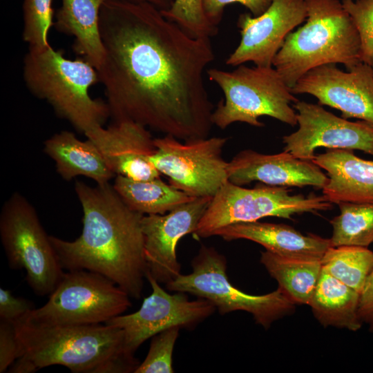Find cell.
<instances>
[{"label": "cell", "mask_w": 373, "mask_h": 373, "mask_svg": "<svg viewBox=\"0 0 373 373\" xmlns=\"http://www.w3.org/2000/svg\"><path fill=\"white\" fill-rule=\"evenodd\" d=\"M105 51L97 70L114 122L131 121L182 141L208 137L213 104L204 72L210 39L194 38L153 5L107 0L99 15Z\"/></svg>", "instance_id": "6da1fadb"}, {"label": "cell", "mask_w": 373, "mask_h": 373, "mask_svg": "<svg viewBox=\"0 0 373 373\" xmlns=\"http://www.w3.org/2000/svg\"><path fill=\"white\" fill-rule=\"evenodd\" d=\"M75 191L83 211L81 235L73 241L50 236L62 268L99 274L140 298L147 269L144 215L130 209L109 182L77 181Z\"/></svg>", "instance_id": "7a4b0ae2"}, {"label": "cell", "mask_w": 373, "mask_h": 373, "mask_svg": "<svg viewBox=\"0 0 373 373\" xmlns=\"http://www.w3.org/2000/svg\"><path fill=\"white\" fill-rule=\"evenodd\" d=\"M19 355L11 373L62 365L73 373L134 372L139 361L126 349L121 329L108 325L39 326L14 323Z\"/></svg>", "instance_id": "3957f363"}, {"label": "cell", "mask_w": 373, "mask_h": 373, "mask_svg": "<svg viewBox=\"0 0 373 373\" xmlns=\"http://www.w3.org/2000/svg\"><path fill=\"white\" fill-rule=\"evenodd\" d=\"M306 23L286 37L273 66L291 88L307 72L329 64L347 70L362 62L358 30L339 0H305Z\"/></svg>", "instance_id": "277c9868"}, {"label": "cell", "mask_w": 373, "mask_h": 373, "mask_svg": "<svg viewBox=\"0 0 373 373\" xmlns=\"http://www.w3.org/2000/svg\"><path fill=\"white\" fill-rule=\"evenodd\" d=\"M23 77L28 90L46 100L60 117L79 132L102 126L110 116L106 102L93 99L89 88L99 82L97 70L80 57L66 59L51 46L28 49L23 59Z\"/></svg>", "instance_id": "5b68a950"}, {"label": "cell", "mask_w": 373, "mask_h": 373, "mask_svg": "<svg viewBox=\"0 0 373 373\" xmlns=\"http://www.w3.org/2000/svg\"><path fill=\"white\" fill-rule=\"evenodd\" d=\"M238 66L232 71L207 70L209 79L224 94L213 111V125L224 129L233 123L245 122L262 127L264 124L258 118L269 116L296 126L297 113L291 104L298 99L278 72L272 67Z\"/></svg>", "instance_id": "8992f818"}, {"label": "cell", "mask_w": 373, "mask_h": 373, "mask_svg": "<svg viewBox=\"0 0 373 373\" xmlns=\"http://www.w3.org/2000/svg\"><path fill=\"white\" fill-rule=\"evenodd\" d=\"M191 267V274H180L166 284V289L208 300L220 314L248 312L265 329L295 311L296 303L279 287L266 294L251 295L234 287L227 275L225 256L213 247L202 245Z\"/></svg>", "instance_id": "52a82bcc"}, {"label": "cell", "mask_w": 373, "mask_h": 373, "mask_svg": "<svg viewBox=\"0 0 373 373\" xmlns=\"http://www.w3.org/2000/svg\"><path fill=\"white\" fill-rule=\"evenodd\" d=\"M130 298L124 290L99 274L68 271L48 301L18 321L39 326L105 323L131 306Z\"/></svg>", "instance_id": "ba28073f"}, {"label": "cell", "mask_w": 373, "mask_h": 373, "mask_svg": "<svg viewBox=\"0 0 373 373\" xmlns=\"http://www.w3.org/2000/svg\"><path fill=\"white\" fill-rule=\"evenodd\" d=\"M0 238L9 267L26 271V280L35 294L49 296L62 278L64 269L35 208L19 192L2 207Z\"/></svg>", "instance_id": "9c48e42d"}, {"label": "cell", "mask_w": 373, "mask_h": 373, "mask_svg": "<svg viewBox=\"0 0 373 373\" xmlns=\"http://www.w3.org/2000/svg\"><path fill=\"white\" fill-rule=\"evenodd\" d=\"M285 186L258 184L253 189L227 182L213 197L195 232L205 238L225 226L258 221L265 217L293 220L292 216L304 213H316L332 208L323 195L311 193L290 195Z\"/></svg>", "instance_id": "30bf717a"}, {"label": "cell", "mask_w": 373, "mask_h": 373, "mask_svg": "<svg viewBox=\"0 0 373 373\" xmlns=\"http://www.w3.org/2000/svg\"><path fill=\"white\" fill-rule=\"evenodd\" d=\"M227 137H212L181 142L172 135L153 139L150 161L169 178V184L193 198L213 197L229 181L222 157Z\"/></svg>", "instance_id": "8fae6325"}, {"label": "cell", "mask_w": 373, "mask_h": 373, "mask_svg": "<svg viewBox=\"0 0 373 373\" xmlns=\"http://www.w3.org/2000/svg\"><path fill=\"white\" fill-rule=\"evenodd\" d=\"M146 278L151 294L143 300L135 312L119 315L104 324L121 329L126 350L134 354L147 339L173 327L191 329L210 316L216 309L208 300H190L186 293L166 292L148 272Z\"/></svg>", "instance_id": "7c38bea8"}, {"label": "cell", "mask_w": 373, "mask_h": 373, "mask_svg": "<svg viewBox=\"0 0 373 373\" xmlns=\"http://www.w3.org/2000/svg\"><path fill=\"white\" fill-rule=\"evenodd\" d=\"M294 108L298 128L283 137L284 151L307 161L314 160L321 147L360 150L373 156V125L337 117L320 104L298 100Z\"/></svg>", "instance_id": "4fadbf2b"}, {"label": "cell", "mask_w": 373, "mask_h": 373, "mask_svg": "<svg viewBox=\"0 0 373 373\" xmlns=\"http://www.w3.org/2000/svg\"><path fill=\"white\" fill-rule=\"evenodd\" d=\"M293 94H309L318 104L340 111L341 117L356 118L373 125V68L361 62L347 72L336 64L311 69L291 88Z\"/></svg>", "instance_id": "5bb4252c"}, {"label": "cell", "mask_w": 373, "mask_h": 373, "mask_svg": "<svg viewBox=\"0 0 373 373\" xmlns=\"http://www.w3.org/2000/svg\"><path fill=\"white\" fill-rule=\"evenodd\" d=\"M307 18L305 0H272L261 15L240 14L237 21L241 39L226 64L238 66L251 61L272 67L287 35Z\"/></svg>", "instance_id": "9a60e30c"}, {"label": "cell", "mask_w": 373, "mask_h": 373, "mask_svg": "<svg viewBox=\"0 0 373 373\" xmlns=\"http://www.w3.org/2000/svg\"><path fill=\"white\" fill-rule=\"evenodd\" d=\"M212 198H196L166 214L142 217L146 271L159 283L166 285L180 274L177 245L182 237L195 232Z\"/></svg>", "instance_id": "2e32d148"}, {"label": "cell", "mask_w": 373, "mask_h": 373, "mask_svg": "<svg viewBox=\"0 0 373 373\" xmlns=\"http://www.w3.org/2000/svg\"><path fill=\"white\" fill-rule=\"evenodd\" d=\"M84 135L115 175L136 180L160 178L150 161L156 148L146 127L131 121L114 122L107 128L96 127Z\"/></svg>", "instance_id": "e0dca14e"}, {"label": "cell", "mask_w": 373, "mask_h": 373, "mask_svg": "<svg viewBox=\"0 0 373 373\" xmlns=\"http://www.w3.org/2000/svg\"><path fill=\"white\" fill-rule=\"evenodd\" d=\"M229 181L242 186L254 181L268 185L322 189L328 177L312 161L303 160L289 152L267 155L250 149L236 154L228 164Z\"/></svg>", "instance_id": "ac0fdd59"}, {"label": "cell", "mask_w": 373, "mask_h": 373, "mask_svg": "<svg viewBox=\"0 0 373 373\" xmlns=\"http://www.w3.org/2000/svg\"><path fill=\"white\" fill-rule=\"evenodd\" d=\"M218 236L231 241L249 240L277 255L298 258L321 260L327 249L332 247L330 238L314 233L303 235L291 226L259 221L229 224L216 230Z\"/></svg>", "instance_id": "d6986e66"}, {"label": "cell", "mask_w": 373, "mask_h": 373, "mask_svg": "<svg viewBox=\"0 0 373 373\" xmlns=\"http://www.w3.org/2000/svg\"><path fill=\"white\" fill-rule=\"evenodd\" d=\"M312 162L327 171L323 195L331 203H373V160L357 157L352 150L328 149Z\"/></svg>", "instance_id": "ffe728a7"}, {"label": "cell", "mask_w": 373, "mask_h": 373, "mask_svg": "<svg viewBox=\"0 0 373 373\" xmlns=\"http://www.w3.org/2000/svg\"><path fill=\"white\" fill-rule=\"evenodd\" d=\"M107 0H61L55 13V28L73 36L75 52L97 70L102 65L105 51L99 29V15Z\"/></svg>", "instance_id": "44dd1931"}, {"label": "cell", "mask_w": 373, "mask_h": 373, "mask_svg": "<svg viewBox=\"0 0 373 373\" xmlns=\"http://www.w3.org/2000/svg\"><path fill=\"white\" fill-rule=\"evenodd\" d=\"M44 151L55 162L57 172L65 180L84 176L102 184L115 175L95 144L88 139L79 140L72 132L63 131L53 135L44 142Z\"/></svg>", "instance_id": "7402d4cb"}, {"label": "cell", "mask_w": 373, "mask_h": 373, "mask_svg": "<svg viewBox=\"0 0 373 373\" xmlns=\"http://www.w3.org/2000/svg\"><path fill=\"white\" fill-rule=\"evenodd\" d=\"M360 294L322 268L308 305L325 327L358 331L363 324L358 315Z\"/></svg>", "instance_id": "603a6c76"}, {"label": "cell", "mask_w": 373, "mask_h": 373, "mask_svg": "<svg viewBox=\"0 0 373 373\" xmlns=\"http://www.w3.org/2000/svg\"><path fill=\"white\" fill-rule=\"evenodd\" d=\"M113 186L130 209L143 215L165 214L196 198L165 183L160 178L136 180L116 175Z\"/></svg>", "instance_id": "cb8c5ba5"}, {"label": "cell", "mask_w": 373, "mask_h": 373, "mask_svg": "<svg viewBox=\"0 0 373 373\" xmlns=\"http://www.w3.org/2000/svg\"><path fill=\"white\" fill-rule=\"evenodd\" d=\"M260 262L296 305H307L320 278L321 260L289 258L265 251Z\"/></svg>", "instance_id": "d4e9b609"}, {"label": "cell", "mask_w": 373, "mask_h": 373, "mask_svg": "<svg viewBox=\"0 0 373 373\" xmlns=\"http://www.w3.org/2000/svg\"><path fill=\"white\" fill-rule=\"evenodd\" d=\"M321 262L328 274L360 294L373 268V251L359 246L330 247Z\"/></svg>", "instance_id": "484cf974"}, {"label": "cell", "mask_w": 373, "mask_h": 373, "mask_svg": "<svg viewBox=\"0 0 373 373\" xmlns=\"http://www.w3.org/2000/svg\"><path fill=\"white\" fill-rule=\"evenodd\" d=\"M340 214L330 220L332 247H367L373 243V203L340 202Z\"/></svg>", "instance_id": "4316f807"}, {"label": "cell", "mask_w": 373, "mask_h": 373, "mask_svg": "<svg viewBox=\"0 0 373 373\" xmlns=\"http://www.w3.org/2000/svg\"><path fill=\"white\" fill-rule=\"evenodd\" d=\"M162 15L194 38L210 39L218 32V26L207 17L203 0H174Z\"/></svg>", "instance_id": "83f0119b"}, {"label": "cell", "mask_w": 373, "mask_h": 373, "mask_svg": "<svg viewBox=\"0 0 373 373\" xmlns=\"http://www.w3.org/2000/svg\"><path fill=\"white\" fill-rule=\"evenodd\" d=\"M52 0H24L22 37L28 49L44 50L50 45L48 32L53 26Z\"/></svg>", "instance_id": "f1b7e54d"}, {"label": "cell", "mask_w": 373, "mask_h": 373, "mask_svg": "<svg viewBox=\"0 0 373 373\" xmlns=\"http://www.w3.org/2000/svg\"><path fill=\"white\" fill-rule=\"evenodd\" d=\"M180 327L166 329L151 338L148 354L135 373H173L172 356Z\"/></svg>", "instance_id": "f546056e"}, {"label": "cell", "mask_w": 373, "mask_h": 373, "mask_svg": "<svg viewBox=\"0 0 373 373\" xmlns=\"http://www.w3.org/2000/svg\"><path fill=\"white\" fill-rule=\"evenodd\" d=\"M359 35L362 62L373 68V0H343Z\"/></svg>", "instance_id": "4dcf8cb0"}, {"label": "cell", "mask_w": 373, "mask_h": 373, "mask_svg": "<svg viewBox=\"0 0 373 373\" xmlns=\"http://www.w3.org/2000/svg\"><path fill=\"white\" fill-rule=\"evenodd\" d=\"M272 0H203L205 13L212 23L218 26L225 7L232 3H240L249 9L254 16L263 13Z\"/></svg>", "instance_id": "1f68e13d"}, {"label": "cell", "mask_w": 373, "mask_h": 373, "mask_svg": "<svg viewBox=\"0 0 373 373\" xmlns=\"http://www.w3.org/2000/svg\"><path fill=\"white\" fill-rule=\"evenodd\" d=\"M19 355L14 323L0 321V373L8 372Z\"/></svg>", "instance_id": "d6a6232c"}, {"label": "cell", "mask_w": 373, "mask_h": 373, "mask_svg": "<svg viewBox=\"0 0 373 373\" xmlns=\"http://www.w3.org/2000/svg\"><path fill=\"white\" fill-rule=\"evenodd\" d=\"M34 309L32 302L0 288V321L15 323Z\"/></svg>", "instance_id": "836d02e7"}, {"label": "cell", "mask_w": 373, "mask_h": 373, "mask_svg": "<svg viewBox=\"0 0 373 373\" xmlns=\"http://www.w3.org/2000/svg\"><path fill=\"white\" fill-rule=\"evenodd\" d=\"M358 315L363 323L373 332V268L368 275L360 293Z\"/></svg>", "instance_id": "e575fe53"}, {"label": "cell", "mask_w": 373, "mask_h": 373, "mask_svg": "<svg viewBox=\"0 0 373 373\" xmlns=\"http://www.w3.org/2000/svg\"><path fill=\"white\" fill-rule=\"evenodd\" d=\"M135 1L146 2L151 3L160 9V10H164L169 9L174 0H131Z\"/></svg>", "instance_id": "d590c367"}]
</instances>
